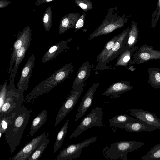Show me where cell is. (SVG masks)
<instances>
[{
	"label": "cell",
	"mask_w": 160,
	"mask_h": 160,
	"mask_svg": "<svg viewBox=\"0 0 160 160\" xmlns=\"http://www.w3.org/2000/svg\"><path fill=\"white\" fill-rule=\"evenodd\" d=\"M31 110L23 105L15 111L12 121L9 124L5 138L12 154L19 144L24 131L30 119Z\"/></svg>",
	"instance_id": "1"
},
{
	"label": "cell",
	"mask_w": 160,
	"mask_h": 160,
	"mask_svg": "<svg viewBox=\"0 0 160 160\" xmlns=\"http://www.w3.org/2000/svg\"><path fill=\"white\" fill-rule=\"evenodd\" d=\"M73 67L72 63L71 62L55 71L50 77L35 86L27 94L25 98V101L30 102L34 100L39 96L49 92L62 83L70 75L72 74Z\"/></svg>",
	"instance_id": "2"
},
{
	"label": "cell",
	"mask_w": 160,
	"mask_h": 160,
	"mask_svg": "<svg viewBox=\"0 0 160 160\" xmlns=\"http://www.w3.org/2000/svg\"><path fill=\"white\" fill-rule=\"evenodd\" d=\"M118 8L116 7L108 9L102 22L89 36V40L102 35H107L124 26L128 18L125 15L119 14Z\"/></svg>",
	"instance_id": "3"
},
{
	"label": "cell",
	"mask_w": 160,
	"mask_h": 160,
	"mask_svg": "<svg viewBox=\"0 0 160 160\" xmlns=\"http://www.w3.org/2000/svg\"><path fill=\"white\" fill-rule=\"evenodd\" d=\"M144 144L142 141L128 140L116 142L104 148V155L107 159L127 160L128 153L137 149Z\"/></svg>",
	"instance_id": "4"
},
{
	"label": "cell",
	"mask_w": 160,
	"mask_h": 160,
	"mask_svg": "<svg viewBox=\"0 0 160 160\" xmlns=\"http://www.w3.org/2000/svg\"><path fill=\"white\" fill-rule=\"evenodd\" d=\"M15 76L12 70L10 72V85L4 103L0 110V117L4 113L16 110L23 105L24 100V91L15 87Z\"/></svg>",
	"instance_id": "5"
},
{
	"label": "cell",
	"mask_w": 160,
	"mask_h": 160,
	"mask_svg": "<svg viewBox=\"0 0 160 160\" xmlns=\"http://www.w3.org/2000/svg\"><path fill=\"white\" fill-rule=\"evenodd\" d=\"M129 27L123 30L120 34L117 40L109 52L99 62L96 66L95 70L108 69L107 64L117 58L121 53L128 48L127 44L129 37Z\"/></svg>",
	"instance_id": "6"
},
{
	"label": "cell",
	"mask_w": 160,
	"mask_h": 160,
	"mask_svg": "<svg viewBox=\"0 0 160 160\" xmlns=\"http://www.w3.org/2000/svg\"><path fill=\"white\" fill-rule=\"evenodd\" d=\"M103 114L102 108H101L97 107L92 109L88 115L83 118L76 129L71 134L70 139L77 137L92 127L102 126Z\"/></svg>",
	"instance_id": "7"
},
{
	"label": "cell",
	"mask_w": 160,
	"mask_h": 160,
	"mask_svg": "<svg viewBox=\"0 0 160 160\" xmlns=\"http://www.w3.org/2000/svg\"><path fill=\"white\" fill-rule=\"evenodd\" d=\"M97 138L93 137L77 144H72L62 150L56 158L57 160H72L81 156L83 149L94 142Z\"/></svg>",
	"instance_id": "8"
},
{
	"label": "cell",
	"mask_w": 160,
	"mask_h": 160,
	"mask_svg": "<svg viewBox=\"0 0 160 160\" xmlns=\"http://www.w3.org/2000/svg\"><path fill=\"white\" fill-rule=\"evenodd\" d=\"M160 59V50L154 49L152 46L144 44L135 51L129 63L140 64L151 60Z\"/></svg>",
	"instance_id": "9"
},
{
	"label": "cell",
	"mask_w": 160,
	"mask_h": 160,
	"mask_svg": "<svg viewBox=\"0 0 160 160\" xmlns=\"http://www.w3.org/2000/svg\"><path fill=\"white\" fill-rule=\"evenodd\" d=\"M83 88L70 91L69 95L60 108L56 117L54 126H56L71 111L77 103Z\"/></svg>",
	"instance_id": "10"
},
{
	"label": "cell",
	"mask_w": 160,
	"mask_h": 160,
	"mask_svg": "<svg viewBox=\"0 0 160 160\" xmlns=\"http://www.w3.org/2000/svg\"><path fill=\"white\" fill-rule=\"evenodd\" d=\"M47 136L45 132L32 139L12 157V160H28L33 151Z\"/></svg>",
	"instance_id": "11"
},
{
	"label": "cell",
	"mask_w": 160,
	"mask_h": 160,
	"mask_svg": "<svg viewBox=\"0 0 160 160\" xmlns=\"http://www.w3.org/2000/svg\"><path fill=\"white\" fill-rule=\"evenodd\" d=\"M35 56L32 54L22 68L20 78L16 86L20 90H26L29 86V79L32 76V70L34 67Z\"/></svg>",
	"instance_id": "12"
},
{
	"label": "cell",
	"mask_w": 160,
	"mask_h": 160,
	"mask_svg": "<svg viewBox=\"0 0 160 160\" xmlns=\"http://www.w3.org/2000/svg\"><path fill=\"white\" fill-rule=\"evenodd\" d=\"M128 111L132 116L138 120L160 130V119L155 114L142 109H130Z\"/></svg>",
	"instance_id": "13"
},
{
	"label": "cell",
	"mask_w": 160,
	"mask_h": 160,
	"mask_svg": "<svg viewBox=\"0 0 160 160\" xmlns=\"http://www.w3.org/2000/svg\"><path fill=\"white\" fill-rule=\"evenodd\" d=\"M99 85V82L94 83L89 88L82 98L78 107L75 121L79 120L92 105L94 94Z\"/></svg>",
	"instance_id": "14"
},
{
	"label": "cell",
	"mask_w": 160,
	"mask_h": 160,
	"mask_svg": "<svg viewBox=\"0 0 160 160\" xmlns=\"http://www.w3.org/2000/svg\"><path fill=\"white\" fill-rule=\"evenodd\" d=\"M133 88L130 81H121L111 84L102 95L109 96L111 98H116L121 94Z\"/></svg>",
	"instance_id": "15"
},
{
	"label": "cell",
	"mask_w": 160,
	"mask_h": 160,
	"mask_svg": "<svg viewBox=\"0 0 160 160\" xmlns=\"http://www.w3.org/2000/svg\"><path fill=\"white\" fill-rule=\"evenodd\" d=\"M32 30L29 26L26 27L22 31L17 35V39L13 44V47L8 72H10L15 62L16 53L18 50L21 48L29 38H31Z\"/></svg>",
	"instance_id": "16"
},
{
	"label": "cell",
	"mask_w": 160,
	"mask_h": 160,
	"mask_svg": "<svg viewBox=\"0 0 160 160\" xmlns=\"http://www.w3.org/2000/svg\"><path fill=\"white\" fill-rule=\"evenodd\" d=\"M91 70V65L88 61H86L82 64L73 82L72 90H75L83 88L90 75Z\"/></svg>",
	"instance_id": "17"
},
{
	"label": "cell",
	"mask_w": 160,
	"mask_h": 160,
	"mask_svg": "<svg viewBox=\"0 0 160 160\" xmlns=\"http://www.w3.org/2000/svg\"><path fill=\"white\" fill-rule=\"evenodd\" d=\"M118 128L123 129L128 132H137L142 131L151 132L156 129L154 126L138 120L123 124L119 126Z\"/></svg>",
	"instance_id": "18"
},
{
	"label": "cell",
	"mask_w": 160,
	"mask_h": 160,
	"mask_svg": "<svg viewBox=\"0 0 160 160\" xmlns=\"http://www.w3.org/2000/svg\"><path fill=\"white\" fill-rule=\"evenodd\" d=\"M72 38L64 41H62L56 44L51 46L45 53L42 59L43 63H45L55 58L68 47V43Z\"/></svg>",
	"instance_id": "19"
},
{
	"label": "cell",
	"mask_w": 160,
	"mask_h": 160,
	"mask_svg": "<svg viewBox=\"0 0 160 160\" xmlns=\"http://www.w3.org/2000/svg\"><path fill=\"white\" fill-rule=\"evenodd\" d=\"M80 16L79 13H70L64 15L60 22L59 34L61 35L68 29L74 28Z\"/></svg>",
	"instance_id": "20"
},
{
	"label": "cell",
	"mask_w": 160,
	"mask_h": 160,
	"mask_svg": "<svg viewBox=\"0 0 160 160\" xmlns=\"http://www.w3.org/2000/svg\"><path fill=\"white\" fill-rule=\"evenodd\" d=\"M48 113L46 109L43 110L33 119L30 128L28 136H32L45 123L47 119Z\"/></svg>",
	"instance_id": "21"
},
{
	"label": "cell",
	"mask_w": 160,
	"mask_h": 160,
	"mask_svg": "<svg viewBox=\"0 0 160 160\" xmlns=\"http://www.w3.org/2000/svg\"><path fill=\"white\" fill-rule=\"evenodd\" d=\"M138 48V46L136 45L128 48L123 52L117 58L115 66H121L126 67L129 63L133 54Z\"/></svg>",
	"instance_id": "22"
},
{
	"label": "cell",
	"mask_w": 160,
	"mask_h": 160,
	"mask_svg": "<svg viewBox=\"0 0 160 160\" xmlns=\"http://www.w3.org/2000/svg\"><path fill=\"white\" fill-rule=\"evenodd\" d=\"M31 40V38H30L25 42L23 45L17 52L15 64L12 70L15 75L17 72L20 63L23 59L26 51L30 45Z\"/></svg>",
	"instance_id": "23"
},
{
	"label": "cell",
	"mask_w": 160,
	"mask_h": 160,
	"mask_svg": "<svg viewBox=\"0 0 160 160\" xmlns=\"http://www.w3.org/2000/svg\"><path fill=\"white\" fill-rule=\"evenodd\" d=\"M148 82L151 86L155 89L160 88V68L157 67L148 69Z\"/></svg>",
	"instance_id": "24"
},
{
	"label": "cell",
	"mask_w": 160,
	"mask_h": 160,
	"mask_svg": "<svg viewBox=\"0 0 160 160\" xmlns=\"http://www.w3.org/2000/svg\"><path fill=\"white\" fill-rule=\"evenodd\" d=\"M134 117H131L126 114L117 115L109 120L110 126L118 128L119 126L130 122H133L138 120Z\"/></svg>",
	"instance_id": "25"
},
{
	"label": "cell",
	"mask_w": 160,
	"mask_h": 160,
	"mask_svg": "<svg viewBox=\"0 0 160 160\" xmlns=\"http://www.w3.org/2000/svg\"><path fill=\"white\" fill-rule=\"evenodd\" d=\"M129 27V37L127 45L128 48H131L136 45L138 41L139 30L136 23L133 21Z\"/></svg>",
	"instance_id": "26"
},
{
	"label": "cell",
	"mask_w": 160,
	"mask_h": 160,
	"mask_svg": "<svg viewBox=\"0 0 160 160\" xmlns=\"http://www.w3.org/2000/svg\"><path fill=\"white\" fill-rule=\"evenodd\" d=\"M69 119H68L58 132L54 146V153L62 146L68 128Z\"/></svg>",
	"instance_id": "27"
},
{
	"label": "cell",
	"mask_w": 160,
	"mask_h": 160,
	"mask_svg": "<svg viewBox=\"0 0 160 160\" xmlns=\"http://www.w3.org/2000/svg\"><path fill=\"white\" fill-rule=\"evenodd\" d=\"M16 110L4 113L0 117V131L2 134L5 133L8 125L12 121Z\"/></svg>",
	"instance_id": "28"
},
{
	"label": "cell",
	"mask_w": 160,
	"mask_h": 160,
	"mask_svg": "<svg viewBox=\"0 0 160 160\" xmlns=\"http://www.w3.org/2000/svg\"><path fill=\"white\" fill-rule=\"evenodd\" d=\"M119 35L120 34L114 36L105 44L103 50L97 56L96 62L101 61L109 52L112 48L115 42L118 39Z\"/></svg>",
	"instance_id": "29"
},
{
	"label": "cell",
	"mask_w": 160,
	"mask_h": 160,
	"mask_svg": "<svg viewBox=\"0 0 160 160\" xmlns=\"http://www.w3.org/2000/svg\"><path fill=\"white\" fill-rule=\"evenodd\" d=\"M49 142L48 138L43 140L33 151L28 160H38Z\"/></svg>",
	"instance_id": "30"
},
{
	"label": "cell",
	"mask_w": 160,
	"mask_h": 160,
	"mask_svg": "<svg viewBox=\"0 0 160 160\" xmlns=\"http://www.w3.org/2000/svg\"><path fill=\"white\" fill-rule=\"evenodd\" d=\"M142 160H160V143L152 148L148 153L142 157Z\"/></svg>",
	"instance_id": "31"
},
{
	"label": "cell",
	"mask_w": 160,
	"mask_h": 160,
	"mask_svg": "<svg viewBox=\"0 0 160 160\" xmlns=\"http://www.w3.org/2000/svg\"><path fill=\"white\" fill-rule=\"evenodd\" d=\"M43 24L45 30L48 32L51 28L52 22V14L50 6L47 8L42 17Z\"/></svg>",
	"instance_id": "32"
},
{
	"label": "cell",
	"mask_w": 160,
	"mask_h": 160,
	"mask_svg": "<svg viewBox=\"0 0 160 160\" xmlns=\"http://www.w3.org/2000/svg\"><path fill=\"white\" fill-rule=\"evenodd\" d=\"M8 87L7 80H5L3 83L0 86V110L5 101Z\"/></svg>",
	"instance_id": "33"
},
{
	"label": "cell",
	"mask_w": 160,
	"mask_h": 160,
	"mask_svg": "<svg viewBox=\"0 0 160 160\" xmlns=\"http://www.w3.org/2000/svg\"><path fill=\"white\" fill-rule=\"evenodd\" d=\"M76 4L85 12L92 9L93 5L90 0H75Z\"/></svg>",
	"instance_id": "34"
},
{
	"label": "cell",
	"mask_w": 160,
	"mask_h": 160,
	"mask_svg": "<svg viewBox=\"0 0 160 160\" xmlns=\"http://www.w3.org/2000/svg\"><path fill=\"white\" fill-rule=\"evenodd\" d=\"M152 16V18L151 20V27L154 28L156 26L160 16V0H158L157 7Z\"/></svg>",
	"instance_id": "35"
},
{
	"label": "cell",
	"mask_w": 160,
	"mask_h": 160,
	"mask_svg": "<svg viewBox=\"0 0 160 160\" xmlns=\"http://www.w3.org/2000/svg\"><path fill=\"white\" fill-rule=\"evenodd\" d=\"M86 15L84 12L81 16L78 19L76 23L74 28V32H75L82 28L84 23V21L86 18Z\"/></svg>",
	"instance_id": "36"
},
{
	"label": "cell",
	"mask_w": 160,
	"mask_h": 160,
	"mask_svg": "<svg viewBox=\"0 0 160 160\" xmlns=\"http://www.w3.org/2000/svg\"><path fill=\"white\" fill-rule=\"evenodd\" d=\"M11 3V2L7 0H0V8L5 7Z\"/></svg>",
	"instance_id": "37"
},
{
	"label": "cell",
	"mask_w": 160,
	"mask_h": 160,
	"mask_svg": "<svg viewBox=\"0 0 160 160\" xmlns=\"http://www.w3.org/2000/svg\"><path fill=\"white\" fill-rule=\"evenodd\" d=\"M54 0H38L34 4V5L38 6L41 4Z\"/></svg>",
	"instance_id": "38"
},
{
	"label": "cell",
	"mask_w": 160,
	"mask_h": 160,
	"mask_svg": "<svg viewBox=\"0 0 160 160\" xmlns=\"http://www.w3.org/2000/svg\"></svg>",
	"instance_id": "39"
}]
</instances>
